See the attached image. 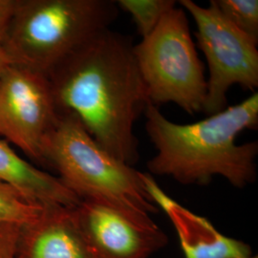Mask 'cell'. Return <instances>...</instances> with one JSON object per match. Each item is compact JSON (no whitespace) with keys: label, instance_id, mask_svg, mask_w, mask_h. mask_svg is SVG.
<instances>
[{"label":"cell","instance_id":"6da1fadb","mask_svg":"<svg viewBox=\"0 0 258 258\" xmlns=\"http://www.w3.org/2000/svg\"><path fill=\"white\" fill-rule=\"evenodd\" d=\"M133 48L131 37L109 28L48 75L58 113L74 114L101 147L131 166L139 159L135 122L151 103Z\"/></svg>","mask_w":258,"mask_h":258},{"label":"cell","instance_id":"7a4b0ae2","mask_svg":"<svg viewBox=\"0 0 258 258\" xmlns=\"http://www.w3.org/2000/svg\"><path fill=\"white\" fill-rule=\"evenodd\" d=\"M144 115L147 133L157 150L148 163L152 174L199 185L220 176L237 188L255 182L258 143L238 145L236 138L244 130L257 128V92L194 123H175L152 103Z\"/></svg>","mask_w":258,"mask_h":258},{"label":"cell","instance_id":"3957f363","mask_svg":"<svg viewBox=\"0 0 258 258\" xmlns=\"http://www.w3.org/2000/svg\"><path fill=\"white\" fill-rule=\"evenodd\" d=\"M42 161L82 201L105 204L143 220L158 212L143 173L101 147L74 114H59L44 141Z\"/></svg>","mask_w":258,"mask_h":258},{"label":"cell","instance_id":"277c9868","mask_svg":"<svg viewBox=\"0 0 258 258\" xmlns=\"http://www.w3.org/2000/svg\"><path fill=\"white\" fill-rule=\"evenodd\" d=\"M118 15L112 0H17L0 42L13 63L48 76Z\"/></svg>","mask_w":258,"mask_h":258},{"label":"cell","instance_id":"5b68a950","mask_svg":"<svg viewBox=\"0 0 258 258\" xmlns=\"http://www.w3.org/2000/svg\"><path fill=\"white\" fill-rule=\"evenodd\" d=\"M133 51L153 105L175 103L189 115L204 112L207 80L184 9L166 13Z\"/></svg>","mask_w":258,"mask_h":258},{"label":"cell","instance_id":"8992f818","mask_svg":"<svg viewBox=\"0 0 258 258\" xmlns=\"http://www.w3.org/2000/svg\"><path fill=\"white\" fill-rule=\"evenodd\" d=\"M179 4L195 21V36L209 66L204 113L211 116L226 108L232 85L253 92L257 88V45L222 15L213 0L209 7L192 0Z\"/></svg>","mask_w":258,"mask_h":258},{"label":"cell","instance_id":"52a82bcc","mask_svg":"<svg viewBox=\"0 0 258 258\" xmlns=\"http://www.w3.org/2000/svg\"><path fill=\"white\" fill-rule=\"evenodd\" d=\"M59 113L48 76L11 63L0 81V136L43 166L42 148Z\"/></svg>","mask_w":258,"mask_h":258},{"label":"cell","instance_id":"ba28073f","mask_svg":"<svg viewBox=\"0 0 258 258\" xmlns=\"http://www.w3.org/2000/svg\"><path fill=\"white\" fill-rule=\"evenodd\" d=\"M75 212L93 258H148L167 243L152 219L89 200H83Z\"/></svg>","mask_w":258,"mask_h":258},{"label":"cell","instance_id":"9c48e42d","mask_svg":"<svg viewBox=\"0 0 258 258\" xmlns=\"http://www.w3.org/2000/svg\"><path fill=\"white\" fill-rule=\"evenodd\" d=\"M143 180L152 201L172 222L184 258L252 257L248 244L224 235L208 219L177 203L151 176L143 173Z\"/></svg>","mask_w":258,"mask_h":258},{"label":"cell","instance_id":"30bf717a","mask_svg":"<svg viewBox=\"0 0 258 258\" xmlns=\"http://www.w3.org/2000/svg\"><path fill=\"white\" fill-rule=\"evenodd\" d=\"M16 258H93L75 208L42 207L34 221L20 227Z\"/></svg>","mask_w":258,"mask_h":258},{"label":"cell","instance_id":"8fae6325","mask_svg":"<svg viewBox=\"0 0 258 258\" xmlns=\"http://www.w3.org/2000/svg\"><path fill=\"white\" fill-rule=\"evenodd\" d=\"M0 181L11 184L33 203L76 208L82 200L56 176L38 168L0 140Z\"/></svg>","mask_w":258,"mask_h":258},{"label":"cell","instance_id":"7c38bea8","mask_svg":"<svg viewBox=\"0 0 258 258\" xmlns=\"http://www.w3.org/2000/svg\"><path fill=\"white\" fill-rule=\"evenodd\" d=\"M42 207L30 201L11 184L0 181V226L23 227L37 218Z\"/></svg>","mask_w":258,"mask_h":258},{"label":"cell","instance_id":"4fadbf2b","mask_svg":"<svg viewBox=\"0 0 258 258\" xmlns=\"http://www.w3.org/2000/svg\"><path fill=\"white\" fill-rule=\"evenodd\" d=\"M119 9L126 12L136 24L142 38L149 36L161 19L170 10L175 8L174 0H118Z\"/></svg>","mask_w":258,"mask_h":258},{"label":"cell","instance_id":"5bb4252c","mask_svg":"<svg viewBox=\"0 0 258 258\" xmlns=\"http://www.w3.org/2000/svg\"><path fill=\"white\" fill-rule=\"evenodd\" d=\"M222 15L234 27L258 44L257 0H213Z\"/></svg>","mask_w":258,"mask_h":258},{"label":"cell","instance_id":"9a60e30c","mask_svg":"<svg viewBox=\"0 0 258 258\" xmlns=\"http://www.w3.org/2000/svg\"><path fill=\"white\" fill-rule=\"evenodd\" d=\"M20 227L0 226V258H16Z\"/></svg>","mask_w":258,"mask_h":258},{"label":"cell","instance_id":"2e32d148","mask_svg":"<svg viewBox=\"0 0 258 258\" xmlns=\"http://www.w3.org/2000/svg\"><path fill=\"white\" fill-rule=\"evenodd\" d=\"M17 0H0V41L14 13Z\"/></svg>","mask_w":258,"mask_h":258},{"label":"cell","instance_id":"e0dca14e","mask_svg":"<svg viewBox=\"0 0 258 258\" xmlns=\"http://www.w3.org/2000/svg\"><path fill=\"white\" fill-rule=\"evenodd\" d=\"M11 63H13L11 57L7 54L6 50L4 49V47L2 46L1 42H0V81L2 78V75L4 73L5 69L9 66Z\"/></svg>","mask_w":258,"mask_h":258},{"label":"cell","instance_id":"ac0fdd59","mask_svg":"<svg viewBox=\"0 0 258 258\" xmlns=\"http://www.w3.org/2000/svg\"><path fill=\"white\" fill-rule=\"evenodd\" d=\"M251 258H257V256H252Z\"/></svg>","mask_w":258,"mask_h":258}]
</instances>
